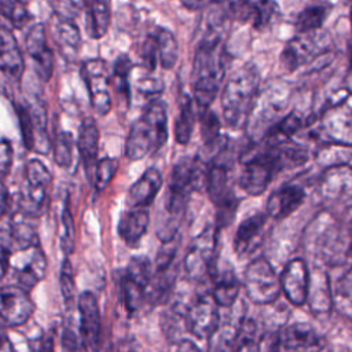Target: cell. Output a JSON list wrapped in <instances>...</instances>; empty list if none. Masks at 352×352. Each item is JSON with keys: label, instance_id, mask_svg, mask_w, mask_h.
<instances>
[{"label": "cell", "instance_id": "6da1fadb", "mask_svg": "<svg viewBox=\"0 0 352 352\" xmlns=\"http://www.w3.org/2000/svg\"><path fill=\"white\" fill-rule=\"evenodd\" d=\"M226 74V48L219 32L212 30L204 36L197 47L191 84L194 100L199 110L209 109L216 99Z\"/></svg>", "mask_w": 352, "mask_h": 352}, {"label": "cell", "instance_id": "7a4b0ae2", "mask_svg": "<svg viewBox=\"0 0 352 352\" xmlns=\"http://www.w3.org/2000/svg\"><path fill=\"white\" fill-rule=\"evenodd\" d=\"M168 140L166 104L161 99L150 100L142 116L131 125L125 139V155L132 160H142L157 153Z\"/></svg>", "mask_w": 352, "mask_h": 352}, {"label": "cell", "instance_id": "3957f363", "mask_svg": "<svg viewBox=\"0 0 352 352\" xmlns=\"http://www.w3.org/2000/svg\"><path fill=\"white\" fill-rule=\"evenodd\" d=\"M260 74L253 63L239 67L228 78L221 94V109L226 122L231 128L248 124L253 104L258 95Z\"/></svg>", "mask_w": 352, "mask_h": 352}, {"label": "cell", "instance_id": "277c9868", "mask_svg": "<svg viewBox=\"0 0 352 352\" xmlns=\"http://www.w3.org/2000/svg\"><path fill=\"white\" fill-rule=\"evenodd\" d=\"M206 169L204 162L197 158H182L170 172V180L165 195V217L176 221L183 214L191 192L197 191L205 183Z\"/></svg>", "mask_w": 352, "mask_h": 352}, {"label": "cell", "instance_id": "5b68a950", "mask_svg": "<svg viewBox=\"0 0 352 352\" xmlns=\"http://www.w3.org/2000/svg\"><path fill=\"white\" fill-rule=\"evenodd\" d=\"M242 286L248 298L258 305L274 304L282 293L280 279L265 257H257L246 267Z\"/></svg>", "mask_w": 352, "mask_h": 352}, {"label": "cell", "instance_id": "8992f818", "mask_svg": "<svg viewBox=\"0 0 352 352\" xmlns=\"http://www.w3.org/2000/svg\"><path fill=\"white\" fill-rule=\"evenodd\" d=\"M51 172L38 160H30L25 166V179L19 194V209L26 217H37L47 202L51 186Z\"/></svg>", "mask_w": 352, "mask_h": 352}, {"label": "cell", "instance_id": "52a82bcc", "mask_svg": "<svg viewBox=\"0 0 352 352\" xmlns=\"http://www.w3.org/2000/svg\"><path fill=\"white\" fill-rule=\"evenodd\" d=\"M330 37L322 29L308 33H297L289 40L280 54V62L287 72L304 66L330 48Z\"/></svg>", "mask_w": 352, "mask_h": 352}, {"label": "cell", "instance_id": "ba28073f", "mask_svg": "<svg viewBox=\"0 0 352 352\" xmlns=\"http://www.w3.org/2000/svg\"><path fill=\"white\" fill-rule=\"evenodd\" d=\"M217 231L216 227H206L191 241L183 260L184 271L191 279L199 280L209 276L210 270L217 263Z\"/></svg>", "mask_w": 352, "mask_h": 352}, {"label": "cell", "instance_id": "9c48e42d", "mask_svg": "<svg viewBox=\"0 0 352 352\" xmlns=\"http://www.w3.org/2000/svg\"><path fill=\"white\" fill-rule=\"evenodd\" d=\"M16 114L26 148L45 155L51 148V142L47 132V113L44 107L40 103L18 104Z\"/></svg>", "mask_w": 352, "mask_h": 352}, {"label": "cell", "instance_id": "30bf717a", "mask_svg": "<svg viewBox=\"0 0 352 352\" xmlns=\"http://www.w3.org/2000/svg\"><path fill=\"white\" fill-rule=\"evenodd\" d=\"M8 268L14 271L16 286L29 292L44 278L47 257L40 245L15 250L8 258Z\"/></svg>", "mask_w": 352, "mask_h": 352}, {"label": "cell", "instance_id": "8fae6325", "mask_svg": "<svg viewBox=\"0 0 352 352\" xmlns=\"http://www.w3.org/2000/svg\"><path fill=\"white\" fill-rule=\"evenodd\" d=\"M81 77L87 85L94 110L102 116L107 114L111 110V95L106 62L100 58L87 59L81 65Z\"/></svg>", "mask_w": 352, "mask_h": 352}, {"label": "cell", "instance_id": "7c38bea8", "mask_svg": "<svg viewBox=\"0 0 352 352\" xmlns=\"http://www.w3.org/2000/svg\"><path fill=\"white\" fill-rule=\"evenodd\" d=\"M327 144L352 146V111L341 104L324 110L314 133Z\"/></svg>", "mask_w": 352, "mask_h": 352}, {"label": "cell", "instance_id": "4fadbf2b", "mask_svg": "<svg viewBox=\"0 0 352 352\" xmlns=\"http://www.w3.org/2000/svg\"><path fill=\"white\" fill-rule=\"evenodd\" d=\"M219 308L210 293L198 296L184 312L186 329L194 337L208 340L221 320Z\"/></svg>", "mask_w": 352, "mask_h": 352}, {"label": "cell", "instance_id": "5bb4252c", "mask_svg": "<svg viewBox=\"0 0 352 352\" xmlns=\"http://www.w3.org/2000/svg\"><path fill=\"white\" fill-rule=\"evenodd\" d=\"M34 311V304L26 290L16 285L0 287V322L7 327L26 323Z\"/></svg>", "mask_w": 352, "mask_h": 352}, {"label": "cell", "instance_id": "9a60e30c", "mask_svg": "<svg viewBox=\"0 0 352 352\" xmlns=\"http://www.w3.org/2000/svg\"><path fill=\"white\" fill-rule=\"evenodd\" d=\"M326 340L308 323H292L278 330L279 352H322Z\"/></svg>", "mask_w": 352, "mask_h": 352}, {"label": "cell", "instance_id": "2e32d148", "mask_svg": "<svg viewBox=\"0 0 352 352\" xmlns=\"http://www.w3.org/2000/svg\"><path fill=\"white\" fill-rule=\"evenodd\" d=\"M309 275V270L302 258H293L283 268L279 276L280 289L292 305L302 307L307 304Z\"/></svg>", "mask_w": 352, "mask_h": 352}, {"label": "cell", "instance_id": "e0dca14e", "mask_svg": "<svg viewBox=\"0 0 352 352\" xmlns=\"http://www.w3.org/2000/svg\"><path fill=\"white\" fill-rule=\"evenodd\" d=\"M77 307L80 315V336L85 345L94 351H98L102 337V322L98 300L91 292H84L78 297Z\"/></svg>", "mask_w": 352, "mask_h": 352}, {"label": "cell", "instance_id": "ac0fdd59", "mask_svg": "<svg viewBox=\"0 0 352 352\" xmlns=\"http://www.w3.org/2000/svg\"><path fill=\"white\" fill-rule=\"evenodd\" d=\"M26 50L37 76L43 81H48L54 72V54L48 47L45 26L43 23H36L29 29L26 36Z\"/></svg>", "mask_w": 352, "mask_h": 352}, {"label": "cell", "instance_id": "d6986e66", "mask_svg": "<svg viewBox=\"0 0 352 352\" xmlns=\"http://www.w3.org/2000/svg\"><path fill=\"white\" fill-rule=\"evenodd\" d=\"M267 219L268 216L265 214V212H256L248 216L238 226L234 235V250L236 256H249L261 246Z\"/></svg>", "mask_w": 352, "mask_h": 352}, {"label": "cell", "instance_id": "ffe728a7", "mask_svg": "<svg viewBox=\"0 0 352 352\" xmlns=\"http://www.w3.org/2000/svg\"><path fill=\"white\" fill-rule=\"evenodd\" d=\"M305 199V191L298 184H285L275 190L265 204V214L282 220L292 214Z\"/></svg>", "mask_w": 352, "mask_h": 352}, {"label": "cell", "instance_id": "44dd1931", "mask_svg": "<svg viewBox=\"0 0 352 352\" xmlns=\"http://www.w3.org/2000/svg\"><path fill=\"white\" fill-rule=\"evenodd\" d=\"M209 278L213 283L210 296L216 304L221 308H231L235 305L239 292L241 282L238 280L232 268H219L217 263L209 272Z\"/></svg>", "mask_w": 352, "mask_h": 352}, {"label": "cell", "instance_id": "7402d4cb", "mask_svg": "<svg viewBox=\"0 0 352 352\" xmlns=\"http://www.w3.org/2000/svg\"><path fill=\"white\" fill-rule=\"evenodd\" d=\"M98 148H99V129L94 118L87 117L81 121L77 136V150L80 153L85 175L92 183L95 168L98 164Z\"/></svg>", "mask_w": 352, "mask_h": 352}, {"label": "cell", "instance_id": "603a6c76", "mask_svg": "<svg viewBox=\"0 0 352 352\" xmlns=\"http://www.w3.org/2000/svg\"><path fill=\"white\" fill-rule=\"evenodd\" d=\"M162 187V175L155 168L146 169L131 186L126 194V205L131 209H146Z\"/></svg>", "mask_w": 352, "mask_h": 352}, {"label": "cell", "instance_id": "cb8c5ba5", "mask_svg": "<svg viewBox=\"0 0 352 352\" xmlns=\"http://www.w3.org/2000/svg\"><path fill=\"white\" fill-rule=\"evenodd\" d=\"M25 70V60L18 41L6 26L0 25V72L19 81Z\"/></svg>", "mask_w": 352, "mask_h": 352}, {"label": "cell", "instance_id": "d4e9b609", "mask_svg": "<svg viewBox=\"0 0 352 352\" xmlns=\"http://www.w3.org/2000/svg\"><path fill=\"white\" fill-rule=\"evenodd\" d=\"M148 223L150 213L147 209H129L121 214L117 231L128 248H136L146 235Z\"/></svg>", "mask_w": 352, "mask_h": 352}, {"label": "cell", "instance_id": "484cf974", "mask_svg": "<svg viewBox=\"0 0 352 352\" xmlns=\"http://www.w3.org/2000/svg\"><path fill=\"white\" fill-rule=\"evenodd\" d=\"M320 194L327 199H340L352 194V168L336 165L327 169L319 183Z\"/></svg>", "mask_w": 352, "mask_h": 352}, {"label": "cell", "instance_id": "4316f807", "mask_svg": "<svg viewBox=\"0 0 352 352\" xmlns=\"http://www.w3.org/2000/svg\"><path fill=\"white\" fill-rule=\"evenodd\" d=\"M307 304L309 311L316 316L327 315L331 312L334 307V300L330 287V280L326 274L316 272L315 275H309V290Z\"/></svg>", "mask_w": 352, "mask_h": 352}, {"label": "cell", "instance_id": "83f0119b", "mask_svg": "<svg viewBox=\"0 0 352 352\" xmlns=\"http://www.w3.org/2000/svg\"><path fill=\"white\" fill-rule=\"evenodd\" d=\"M245 315L239 314L235 318L220 320L217 329L208 338L206 352H234L241 326L245 320Z\"/></svg>", "mask_w": 352, "mask_h": 352}, {"label": "cell", "instance_id": "f1b7e54d", "mask_svg": "<svg viewBox=\"0 0 352 352\" xmlns=\"http://www.w3.org/2000/svg\"><path fill=\"white\" fill-rule=\"evenodd\" d=\"M85 28L92 38L103 37L110 26L111 8L107 1H87L85 3Z\"/></svg>", "mask_w": 352, "mask_h": 352}, {"label": "cell", "instance_id": "f546056e", "mask_svg": "<svg viewBox=\"0 0 352 352\" xmlns=\"http://www.w3.org/2000/svg\"><path fill=\"white\" fill-rule=\"evenodd\" d=\"M133 65L128 55L122 54L117 58L113 69V74L110 78V84L114 88V94L118 99V106L122 109L129 107L131 102V89H129V74Z\"/></svg>", "mask_w": 352, "mask_h": 352}, {"label": "cell", "instance_id": "4dcf8cb0", "mask_svg": "<svg viewBox=\"0 0 352 352\" xmlns=\"http://www.w3.org/2000/svg\"><path fill=\"white\" fill-rule=\"evenodd\" d=\"M54 37L58 45L67 54H74L81 44V34L78 26L73 19L55 14L54 18Z\"/></svg>", "mask_w": 352, "mask_h": 352}, {"label": "cell", "instance_id": "1f68e13d", "mask_svg": "<svg viewBox=\"0 0 352 352\" xmlns=\"http://www.w3.org/2000/svg\"><path fill=\"white\" fill-rule=\"evenodd\" d=\"M195 124V111L192 106V99L184 95L180 103L179 116L175 122V139L179 144H187L191 139Z\"/></svg>", "mask_w": 352, "mask_h": 352}, {"label": "cell", "instance_id": "d6a6232c", "mask_svg": "<svg viewBox=\"0 0 352 352\" xmlns=\"http://www.w3.org/2000/svg\"><path fill=\"white\" fill-rule=\"evenodd\" d=\"M158 47V62L164 69H172L179 58V45L173 33L165 28H157L155 33Z\"/></svg>", "mask_w": 352, "mask_h": 352}, {"label": "cell", "instance_id": "836d02e7", "mask_svg": "<svg viewBox=\"0 0 352 352\" xmlns=\"http://www.w3.org/2000/svg\"><path fill=\"white\" fill-rule=\"evenodd\" d=\"M330 7L327 4H312L305 7L296 18L297 33H308L322 29L324 19L327 18Z\"/></svg>", "mask_w": 352, "mask_h": 352}, {"label": "cell", "instance_id": "e575fe53", "mask_svg": "<svg viewBox=\"0 0 352 352\" xmlns=\"http://www.w3.org/2000/svg\"><path fill=\"white\" fill-rule=\"evenodd\" d=\"M74 138L72 133L62 131L58 132L52 144L54 151V161L60 168H70L74 160V150H76Z\"/></svg>", "mask_w": 352, "mask_h": 352}, {"label": "cell", "instance_id": "d590c367", "mask_svg": "<svg viewBox=\"0 0 352 352\" xmlns=\"http://www.w3.org/2000/svg\"><path fill=\"white\" fill-rule=\"evenodd\" d=\"M121 293L125 309L129 314L138 312L147 300L146 289L126 275H124L121 279Z\"/></svg>", "mask_w": 352, "mask_h": 352}, {"label": "cell", "instance_id": "8d00e7d4", "mask_svg": "<svg viewBox=\"0 0 352 352\" xmlns=\"http://www.w3.org/2000/svg\"><path fill=\"white\" fill-rule=\"evenodd\" d=\"M333 300L338 312L352 319V268L340 279Z\"/></svg>", "mask_w": 352, "mask_h": 352}, {"label": "cell", "instance_id": "74e56055", "mask_svg": "<svg viewBox=\"0 0 352 352\" xmlns=\"http://www.w3.org/2000/svg\"><path fill=\"white\" fill-rule=\"evenodd\" d=\"M260 336L257 333L256 322L253 319L245 318L234 352H260Z\"/></svg>", "mask_w": 352, "mask_h": 352}, {"label": "cell", "instance_id": "f35d334b", "mask_svg": "<svg viewBox=\"0 0 352 352\" xmlns=\"http://www.w3.org/2000/svg\"><path fill=\"white\" fill-rule=\"evenodd\" d=\"M0 15L11 22L16 29H22L28 25L32 15L26 6L21 1H8L0 0Z\"/></svg>", "mask_w": 352, "mask_h": 352}, {"label": "cell", "instance_id": "ab89813d", "mask_svg": "<svg viewBox=\"0 0 352 352\" xmlns=\"http://www.w3.org/2000/svg\"><path fill=\"white\" fill-rule=\"evenodd\" d=\"M278 12V4L274 1H250V18L256 30L265 29L272 16Z\"/></svg>", "mask_w": 352, "mask_h": 352}, {"label": "cell", "instance_id": "60d3db41", "mask_svg": "<svg viewBox=\"0 0 352 352\" xmlns=\"http://www.w3.org/2000/svg\"><path fill=\"white\" fill-rule=\"evenodd\" d=\"M199 120H201V138L204 140V144L212 146L216 143L221 135H220V121L216 113H213L210 109L199 110Z\"/></svg>", "mask_w": 352, "mask_h": 352}, {"label": "cell", "instance_id": "b9f144b4", "mask_svg": "<svg viewBox=\"0 0 352 352\" xmlns=\"http://www.w3.org/2000/svg\"><path fill=\"white\" fill-rule=\"evenodd\" d=\"M125 275L138 282L140 286H143L146 290L148 287V283L151 280L153 272H151V263L146 256H135L129 260V264L126 267Z\"/></svg>", "mask_w": 352, "mask_h": 352}, {"label": "cell", "instance_id": "7bdbcfd3", "mask_svg": "<svg viewBox=\"0 0 352 352\" xmlns=\"http://www.w3.org/2000/svg\"><path fill=\"white\" fill-rule=\"evenodd\" d=\"M60 249L65 256H69L74 250V221L73 214L67 205H65L60 217V234H59Z\"/></svg>", "mask_w": 352, "mask_h": 352}, {"label": "cell", "instance_id": "ee69618b", "mask_svg": "<svg viewBox=\"0 0 352 352\" xmlns=\"http://www.w3.org/2000/svg\"><path fill=\"white\" fill-rule=\"evenodd\" d=\"M117 165H118L117 160L110 157H106L98 161L95 173H94V180H92V184L98 191L106 188L107 184L111 182L113 176L116 175Z\"/></svg>", "mask_w": 352, "mask_h": 352}, {"label": "cell", "instance_id": "f6af8a7d", "mask_svg": "<svg viewBox=\"0 0 352 352\" xmlns=\"http://www.w3.org/2000/svg\"><path fill=\"white\" fill-rule=\"evenodd\" d=\"M59 285H60V293L63 296L65 302H70L74 298L76 285H74V275H73V267L67 257L63 258L60 274H59Z\"/></svg>", "mask_w": 352, "mask_h": 352}, {"label": "cell", "instance_id": "bcb514c9", "mask_svg": "<svg viewBox=\"0 0 352 352\" xmlns=\"http://www.w3.org/2000/svg\"><path fill=\"white\" fill-rule=\"evenodd\" d=\"M142 60L148 72H153L158 63V47L154 33L150 34L142 47Z\"/></svg>", "mask_w": 352, "mask_h": 352}, {"label": "cell", "instance_id": "7dc6e473", "mask_svg": "<svg viewBox=\"0 0 352 352\" xmlns=\"http://www.w3.org/2000/svg\"><path fill=\"white\" fill-rule=\"evenodd\" d=\"M12 161V150L7 140H0V183L7 176Z\"/></svg>", "mask_w": 352, "mask_h": 352}, {"label": "cell", "instance_id": "c3c4849f", "mask_svg": "<svg viewBox=\"0 0 352 352\" xmlns=\"http://www.w3.org/2000/svg\"><path fill=\"white\" fill-rule=\"evenodd\" d=\"M260 352H279L278 351V330L265 331L260 336Z\"/></svg>", "mask_w": 352, "mask_h": 352}, {"label": "cell", "instance_id": "681fc988", "mask_svg": "<svg viewBox=\"0 0 352 352\" xmlns=\"http://www.w3.org/2000/svg\"><path fill=\"white\" fill-rule=\"evenodd\" d=\"M14 250L12 238L10 234V230H0V260L6 261L8 264V258Z\"/></svg>", "mask_w": 352, "mask_h": 352}, {"label": "cell", "instance_id": "f907efd6", "mask_svg": "<svg viewBox=\"0 0 352 352\" xmlns=\"http://www.w3.org/2000/svg\"><path fill=\"white\" fill-rule=\"evenodd\" d=\"M139 91L144 95H157L162 91V82L157 78L147 77L139 82Z\"/></svg>", "mask_w": 352, "mask_h": 352}, {"label": "cell", "instance_id": "816d5d0a", "mask_svg": "<svg viewBox=\"0 0 352 352\" xmlns=\"http://www.w3.org/2000/svg\"><path fill=\"white\" fill-rule=\"evenodd\" d=\"M8 201H10L8 191H7V188L3 186V183H0V217H3L4 213H6L7 209H8Z\"/></svg>", "mask_w": 352, "mask_h": 352}, {"label": "cell", "instance_id": "f5cc1de1", "mask_svg": "<svg viewBox=\"0 0 352 352\" xmlns=\"http://www.w3.org/2000/svg\"><path fill=\"white\" fill-rule=\"evenodd\" d=\"M177 352H201L199 348L190 340H183L179 342Z\"/></svg>", "mask_w": 352, "mask_h": 352}, {"label": "cell", "instance_id": "db71d44e", "mask_svg": "<svg viewBox=\"0 0 352 352\" xmlns=\"http://www.w3.org/2000/svg\"><path fill=\"white\" fill-rule=\"evenodd\" d=\"M38 352H54V338L51 334H47L40 342Z\"/></svg>", "mask_w": 352, "mask_h": 352}, {"label": "cell", "instance_id": "11a10c76", "mask_svg": "<svg viewBox=\"0 0 352 352\" xmlns=\"http://www.w3.org/2000/svg\"><path fill=\"white\" fill-rule=\"evenodd\" d=\"M0 352H15L12 342L4 334H0Z\"/></svg>", "mask_w": 352, "mask_h": 352}, {"label": "cell", "instance_id": "9f6ffc18", "mask_svg": "<svg viewBox=\"0 0 352 352\" xmlns=\"http://www.w3.org/2000/svg\"><path fill=\"white\" fill-rule=\"evenodd\" d=\"M213 3H205V1H183V6L188 10H201L208 6H212Z\"/></svg>", "mask_w": 352, "mask_h": 352}, {"label": "cell", "instance_id": "6f0895ef", "mask_svg": "<svg viewBox=\"0 0 352 352\" xmlns=\"http://www.w3.org/2000/svg\"><path fill=\"white\" fill-rule=\"evenodd\" d=\"M117 352H136V348L133 345H131L129 342H124L118 346Z\"/></svg>", "mask_w": 352, "mask_h": 352}, {"label": "cell", "instance_id": "680465c9", "mask_svg": "<svg viewBox=\"0 0 352 352\" xmlns=\"http://www.w3.org/2000/svg\"><path fill=\"white\" fill-rule=\"evenodd\" d=\"M7 271H8V264H7L6 261L0 260V282H1V280H3V278L6 276Z\"/></svg>", "mask_w": 352, "mask_h": 352}, {"label": "cell", "instance_id": "91938a15", "mask_svg": "<svg viewBox=\"0 0 352 352\" xmlns=\"http://www.w3.org/2000/svg\"><path fill=\"white\" fill-rule=\"evenodd\" d=\"M349 67L352 70V43L349 44Z\"/></svg>", "mask_w": 352, "mask_h": 352}, {"label": "cell", "instance_id": "94428289", "mask_svg": "<svg viewBox=\"0 0 352 352\" xmlns=\"http://www.w3.org/2000/svg\"><path fill=\"white\" fill-rule=\"evenodd\" d=\"M351 21H352V8H351Z\"/></svg>", "mask_w": 352, "mask_h": 352}]
</instances>
